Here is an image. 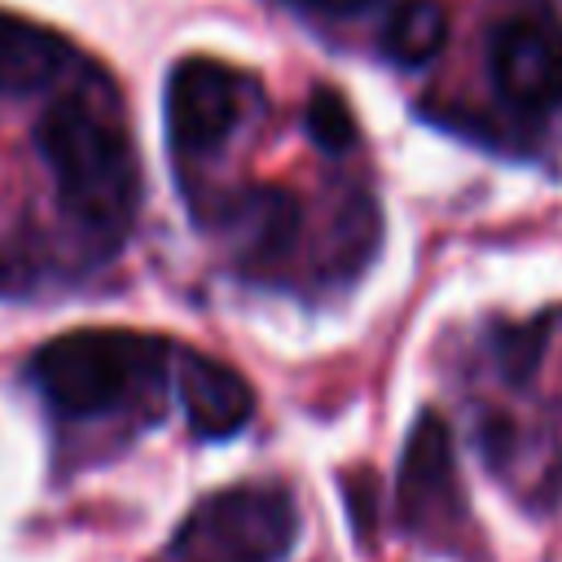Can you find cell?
<instances>
[{
    "mask_svg": "<svg viewBox=\"0 0 562 562\" xmlns=\"http://www.w3.org/2000/svg\"><path fill=\"white\" fill-rule=\"evenodd\" d=\"M70 61V44L31 22V18H13L0 13V92L4 97H26L48 88Z\"/></svg>",
    "mask_w": 562,
    "mask_h": 562,
    "instance_id": "8",
    "label": "cell"
},
{
    "mask_svg": "<svg viewBox=\"0 0 562 562\" xmlns=\"http://www.w3.org/2000/svg\"><path fill=\"white\" fill-rule=\"evenodd\" d=\"M448 40V9L443 0H400L378 31V48L395 66H426L439 57Z\"/></svg>",
    "mask_w": 562,
    "mask_h": 562,
    "instance_id": "9",
    "label": "cell"
},
{
    "mask_svg": "<svg viewBox=\"0 0 562 562\" xmlns=\"http://www.w3.org/2000/svg\"><path fill=\"white\" fill-rule=\"evenodd\" d=\"M299 4H307L316 13H356V9H364L373 0H299Z\"/></svg>",
    "mask_w": 562,
    "mask_h": 562,
    "instance_id": "13",
    "label": "cell"
},
{
    "mask_svg": "<svg viewBox=\"0 0 562 562\" xmlns=\"http://www.w3.org/2000/svg\"><path fill=\"white\" fill-rule=\"evenodd\" d=\"M241 114L237 75L215 57H184L167 75V132L176 149L206 154L228 140Z\"/></svg>",
    "mask_w": 562,
    "mask_h": 562,
    "instance_id": "5",
    "label": "cell"
},
{
    "mask_svg": "<svg viewBox=\"0 0 562 562\" xmlns=\"http://www.w3.org/2000/svg\"><path fill=\"white\" fill-rule=\"evenodd\" d=\"M233 228L250 241L255 255H277L299 228V206L281 189H250L233 211Z\"/></svg>",
    "mask_w": 562,
    "mask_h": 562,
    "instance_id": "10",
    "label": "cell"
},
{
    "mask_svg": "<svg viewBox=\"0 0 562 562\" xmlns=\"http://www.w3.org/2000/svg\"><path fill=\"white\" fill-rule=\"evenodd\" d=\"M294 544V501L281 487H228L176 531L180 562H281Z\"/></svg>",
    "mask_w": 562,
    "mask_h": 562,
    "instance_id": "3",
    "label": "cell"
},
{
    "mask_svg": "<svg viewBox=\"0 0 562 562\" xmlns=\"http://www.w3.org/2000/svg\"><path fill=\"white\" fill-rule=\"evenodd\" d=\"M35 145L57 180L61 206L92 233H123L136 198L140 171L127 136L83 97H57L40 123Z\"/></svg>",
    "mask_w": 562,
    "mask_h": 562,
    "instance_id": "1",
    "label": "cell"
},
{
    "mask_svg": "<svg viewBox=\"0 0 562 562\" xmlns=\"http://www.w3.org/2000/svg\"><path fill=\"white\" fill-rule=\"evenodd\" d=\"M487 70L496 92L527 110L549 114L562 105V18L553 9L509 13L487 44Z\"/></svg>",
    "mask_w": 562,
    "mask_h": 562,
    "instance_id": "4",
    "label": "cell"
},
{
    "mask_svg": "<svg viewBox=\"0 0 562 562\" xmlns=\"http://www.w3.org/2000/svg\"><path fill=\"white\" fill-rule=\"evenodd\" d=\"M167 342L136 329H70L31 356V382L66 417L110 413L162 364Z\"/></svg>",
    "mask_w": 562,
    "mask_h": 562,
    "instance_id": "2",
    "label": "cell"
},
{
    "mask_svg": "<svg viewBox=\"0 0 562 562\" xmlns=\"http://www.w3.org/2000/svg\"><path fill=\"white\" fill-rule=\"evenodd\" d=\"M400 514L408 527H430L457 514V461L452 435L435 413H422L400 457Z\"/></svg>",
    "mask_w": 562,
    "mask_h": 562,
    "instance_id": "6",
    "label": "cell"
},
{
    "mask_svg": "<svg viewBox=\"0 0 562 562\" xmlns=\"http://www.w3.org/2000/svg\"><path fill=\"white\" fill-rule=\"evenodd\" d=\"M176 386H180V404H184V417L189 426L202 435V439H228L237 435L250 413H255V391L250 382L215 360V356H202V351H184L180 356V369H176Z\"/></svg>",
    "mask_w": 562,
    "mask_h": 562,
    "instance_id": "7",
    "label": "cell"
},
{
    "mask_svg": "<svg viewBox=\"0 0 562 562\" xmlns=\"http://www.w3.org/2000/svg\"><path fill=\"white\" fill-rule=\"evenodd\" d=\"M334 228H338L334 268H347V272H356V268L369 259L373 241H378V215H373V202H369L364 193H356V198H351V202L338 211Z\"/></svg>",
    "mask_w": 562,
    "mask_h": 562,
    "instance_id": "12",
    "label": "cell"
},
{
    "mask_svg": "<svg viewBox=\"0 0 562 562\" xmlns=\"http://www.w3.org/2000/svg\"><path fill=\"white\" fill-rule=\"evenodd\" d=\"M303 123H307V136L321 149H329V154H342V149L356 145V114H351L347 97L334 92V88H325V83L312 88L307 110H303Z\"/></svg>",
    "mask_w": 562,
    "mask_h": 562,
    "instance_id": "11",
    "label": "cell"
}]
</instances>
